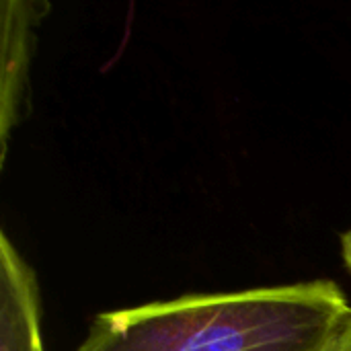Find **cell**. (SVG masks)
<instances>
[{
  "label": "cell",
  "mask_w": 351,
  "mask_h": 351,
  "mask_svg": "<svg viewBox=\"0 0 351 351\" xmlns=\"http://www.w3.org/2000/svg\"><path fill=\"white\" fill-rule=\"evenodd\" d=\"M350 315L331 280L185 294L97 315L76 351H329Z\"/></svg>",
  "instance_id": "cell-1"
},
{
  "label": "cell",
  "mask_w": 351,
  "mask_h": 351,
  "mask_svg": "<svg viewBox=\"0 0 351 351\" xmlns=\"http://www.w3.org/2000/svg\"><path fill=\"white\" fill-rule=\"evenodd\" d=\"M51 4L45 0L0 2V169L12 132L31 113V66L37 29Z\"/></svg>",
  "instance_id": "cell-2"
},
{
  "label": "cell",
  "mask_w": 351,
  "mask_h": 351,
  "mask_svg": "<svg viewBox=\"0 0 351 351\" xmlns=\"http://www.w3.org/2000/svg\"><path fill=\"white\" fill-rule=\"evenodd\" d=\"M329 351H351V315L348 317V321L343 323L339 335L335 337V341L329 348Z\"/></svg>",
  "instance_id": "cell-3"
},
{
  "label": "cell",
  "mask_w": 351,
  "mask_h": 351,
  "mask_svg": "<svg viewBox=\"0 0 351 351\" xmlns=\"http://www.w3.org/2000/svg\"><path fill=\"white\" fill-rule=\"evenodd\" d=\"M341 259H343V265L348 267V271L351 274V228L341 232Z\"/></svg>",
  "instance_id": "cell-4"
}]
</instances>
